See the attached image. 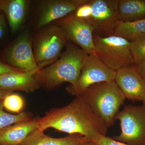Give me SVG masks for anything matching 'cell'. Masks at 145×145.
<instances>
[{
    "mask_svg": "<svg viewBox=\"0 0 145 145\" xmlns=\"http://www.w3.org/2000/svg\"><path fill=\"white\" fill-rule=\"evenodd\" d=\"M80 96L108 127L114 125L126 99L114 81L93 85Z\"/></svg>",
    "mask_w": 145,
    "mask_h": 145,
    "instance_id": "cell-3",
    "label": "cell"
},
{
    "mask_svg": "<svg viewBox=\"0 0 145 145\" xmlns=\"http://www.w3.org/2000/svg\"><path fill=\"white\" fill-rule=\"evenodd\" d=\"M52 23L61 28L67 41L78 46L88 54H94V29L86 20L77 18L73 12Z\"/></svg>",
    "mask_w": 145,
    "mask_h": 145,
    "instance_id": "cell-10",
    "label": "cell"
},
{
    "mask_svg": "<svg viewBox=\"0 0 145 145\" xmlns=\"http://www.w3.org/2000/svg\"><path fill=\"white\" fill-rule=\"evenodd\" d=\"M52 128L68 133L79 134L89 141L99 136H106L108 127L81 96L61 107L50 109L38 118L37 129L44 131Z\"/></svg>",
    "mask_w": 145,
    "mask_h": 145,
    "instance_id": "cell-1",
    "label": "cell"
},
{
    "mask_svg": "<svg viewBox=\"0 0 145 145\" xmlns=\"http://www.w3.org/2000/svg\"><path fill=\"white\" fill-rule=\"evenodd\" d=\"M17 71H22L12 67L6 63L0 61V76L6 73Z\"/></svg>",
    "mask_w": 145,
    "mask_h": 145,
    "instance_id": "cell-24",
    "label": "cell"
},
{
    "mask_svg": "<svg viewBox=\"0 0 145 145\" xmlns=\"http://www.w3.org/2000/svg\"><path fill=\"white\" fill-rule=\"evenodd\" d=\"M117 120L121 132L112 137L114 140L129 145H145V104L126 105Z\"/></svg>",
    "mask_w": 145,
    "mask_h": 145,
    "instance_id": "cell-6",
    "label": "cell"
},
{
    "mask_svg": "<svg viewBox=\"0 0 145 145\" xmlns=\"http://www.w3.org/2000/svg\"><path fill=\"white\" fill-rule=\"evenodd\" d=\"M118 10L122 22L145 19V0H119Z\"/></svg>",
    "mask_w": 145,
    "mask_h": 145,
    "instance_id": "cell-17",
    "label": "cell"
},
{
    "mask_svg": "<svg viewBox=\"0 0 145 145\" xmlns=\"http://www.w3.org/2000/svg\"><path fill=\"white\" fill-rule=\"evenodd\" d=\"M91 14L86 20L101 37L114 35V29L121 22L118 10L119 0H90Z\"/></svg>",
    "mask_w": 145,
    "mask_h": 145,
    "instance_id": "cell-8",
    "label": "cell"
},
{
    "mask_svg": "<svg viewBox=\"0 0 145 145\" xmlns=\"http://www.w3.org/2000/svg\"><path fill=\"white\" fill-rule=\"evenodd\" d=\"M66 47L57 61L36 74L40 86L45 89H54L65 82L73 85L78 80L89 54L74 44Z\"/></svg>",
    "mask_w": 145,
    "mask_h": 145,
    "instance_id": "cell-2",
    "label": "cell"
},
{
    "mask_svg": "<svg viewBox=\"0 0 145 145\" xmlns=\"http://www.w3.org/2000/svg\"><path fill=\"white\" fill-rule=\"evenodd\" d=\"M38 118L20 122L0 131V145H20L32 131L37 129Z\"/></svg>",
    "mask_w": 145,
    "mask_h": 145,
    "instance_id": "cell-14",
    "label": "cell"
},
{
    "mask_svg": "<svg viewBox=\"0 0 145 145\" xmlns=\"http://www.w3.org/2000/svg\"><path fill=\"white\" fill-rule=\"evenodd\" d=\"M34 72L17 71L6 73L0 76V89L13 92L15 91L26 93L34 92L40 87Z\"/></svg>",
    "mask_w": 145,
    "mask_h": 145,
    "instance_id": "cell-13",
    "label": "cell"
},
{
    "mask_svg": "<svg viewBox=\"0 0 145 145\" xmlns=\"http://www.w3.org/2000/svg\"><path fill=\"white\" fill-rule=\"evenodd\" d=\"M3 105L8 111L19 114L22 112L25 101L20 94L11 92L3 100Z\"/></svg>",
    "mask_w": 145,
    "mask_h": 145,
    "instance_id": "cell-20",
    "label": "cell"
},
{
    "mask_svg": "<svg viewBox=\"0 0 145 145\" xmlns=\"http://www.w3.org/2000/svg\"><path fill=\"white\" fill-rule=\"evenodd\" d=\"M28 3L26 0H0V11L5 14L13 32L20 28L24 20Z\"/></svg>",
    "mask_w": 145,
    "mask_h": 145,
    "instance_id": "cell-16",
    "label": "cell"
},
{
    "mask_svg": "<svg viewBox=\"0 0 145 145\" xmlns=\"http://www.w3.org/2000/svg\"><path fill=\"white\" fill-rule=\"evenodd\" d=\"M32 40L28 31L23 32L3 52V59L6 63L24 72H39Z\"/></svg>",
    "mask_w": 145,
    "mask_h": 145,
    "instance_id": "cell-9",
    "label": "cell"
},
{
    "mask_svg": "<svg viewBox=\"0 0 145 145\" xmlns=\"http://www.w3.org/2000/svg\"><path fill=\"white\" fill-rule=\"evenodd\" d=\"M116 72V71L108 67L95 54H89L78 80L74 84L68 86L66 90L72 96H81L93 85L114 81Z\"/></svg>",
    "mask_w": 145,
    "mask_h": 145,
    "instance_id": "cell-7",
    "label": "cell"
},
{
    "mask_svg": "<svg viewBox=\"0 0 145 145\" xmlns=\"http://www.w3.org/2000/svg\"><path fill=\"white\" fill-rule=\"evenodd\" d=\"M143 103H144V104H145V99L144 100V101H143Z\"/></svg>",
    "mask_w": 145,
    "mask_h": 145,
    "instance_id": "cell-29",
    "label": "cell"
},
{
    "mask_svg": "<svg viewBox=\"0 0 145 145\" xmlns=\"http://www.w3.org/2000/svg\"><path fill=\"white\" fill-rule=\"evenodd\" d=\"M114 82L126 99L133 102L145 99V81L134 65L117 71Z\"/></svg>",
    "mask_w": 145,
    "mask_h": 145,
    "instance_id": "cell-12",
    "label": "cell"
},
{
    "mask_svg": "<svg viewBox=\"0 0 145 145\" xmlns=\"http://www.w3.org/2000/svg\"><path fill=\"white\" fill-rule=\"evenodd\" d=\"M10 91H7L2 90L0 89V101L3 100L6 96H7L9 93H11Z\"/></svg>",
    "mask_w": 145,
    "mask_h": 145,
    "instance_id": "cell-27",
    "label": "cell"
},
{
    "mask_svg": "<svg viewBox=\"0 0 145 145\" xmlns=\"http://www.w3.org/2000/svg\"><path fill=\"white\" fill-rule=\"evenodd\" d=\"M82 145H91V144L90 143H89V142L88 141V142H86L84 144H83Z\"/></svg>",
    "mask_w": 145,
    "mask_h": 145,
    "instance_id": "cell-28",
    "label": "cell"
},
{
    "mask_svg": "<svg viewBox=\"0 0 145 145\" xmlns=\"http://www.w3.org/2000/svg\"><path fill=\"white\" fill-rule=\"evenodd\" d=\"M89 1L90 0H89L87 3L81 5L73 12L75 16L86 20L89 18L91 14V7Z\"/></svg>",
    "mask_w": 145,
    "mask_h": 145,
    "instance_id": "cell-23",
    "label": "cell"
},
{
    "mask_svg": "<svg viewBox=\"0 0 145 145\" xmlns=\"http://www.w3.org/2000/svg\"><path fill=\"white\" fill-rule=\"evenodd\" d=\"M89 142L91 145H129L116 141L112 137L103 135L95 137Z\"/></svg>",
    "mask_w": 145,
    "mask_h": 145,
    "instance_id": "cell-22",
    "label": "cell"
},
{
    "mask_svg": "<svg viewBox=\"0 0 145 145\" xmlns=\"http://www.w3.org/2000/svg\"><path fill=\"white\" fill-rule=\"evenodd\" d=\"M6 32V25L4 18L0 11V39H2L5 36Z\"/></svg>",
    "mask_w": 145,
    "mask_h": 145,
    "instance_id": "cell-26",
    "label": "cell"
},
{
    "mask_svg": "<svg viewBox=\"0 0 145 145\" xmlns=\"http://www.w3.org/2000/svg\"><path fill=\"white\" fill-rule=\"evenodd\" d=\"M39 30L32 39V44L35 60L40 70L59 59L67 41L61 28L54 23Z\"/></svg>",
    "mask_w": 145,
    "mask_h": 145,
    "instance_id": "cell-4",
    "label": "cell"
},
{
    "mask_svg": "<svg viewBox=\"0 0 145 145\" xmlns=\"http://www.w3.org/2000/svg\"><path fill=\"white\" fill-rule=\"evenodd\" d=\"M130 42L131 52L134 65L145 60V34Z\"/></svg>",
    "mask_w": 145,
    "mask_h": 145,
    "instance_id": "cell-21",
    "label": "cell"
},
{
    "mask_svg": "<svg viewBox=\"0 0 145 145\" xmlns=\"http://www.w3.org/2000/svg\"><path fill=\"white\" fill-rule=\"evenodd\" d=\"M88 141L87 139L79 134L69 135L62 138H53L37 129L20 145H82Z\"/></svg>",
    "mask_w": 145,
    "mask_h": 145,
    "instance_id": "cell-15",
    "label": "cell"
},
{
    "mask_svg": "<svg viewBox=\"0 0 145 145\" xmlns=\"http://www.w3.org/2000/svg\"><path fill=\"white\" fill-rule=\"evenodd\" d=\"M4 109L3 100H1L0 101V131L14 124L33 119L28 112L22 111L17 114H10L6 112Z\"/></svg>",
    "mask_w": 145,
    "mask_h": 145,
    "instance_id": "cell-19",
    "label": "cell"
},
{
    "mask_svg": "<svg viewBox=\"0 0 145 145\" xmlns=\"http://www.w3.org/2000/svg\"><path fill=\"white\" fill-rule=\"evenodd\" d=\"M134 66L145 81V60L134 64Z\"/></svg>",
    "mask_w": 145,
    "mask_h": 145,
    "instance_id": "cell-25",
    "label": "cell"
},
{
    "mask_svg": "<svg viewBox=\"0 0 145 145\" xmlns=\"http://www.w3.org/2000/svg\"><path fill=\"white\" fill-rule=\"evenodd\" d=\"M145 34V19L131 22L121 21L114 29V35L132 41Z\"/></svg>",
    "mask_w": 145,
    "mask_h": 145,
    "instance_id": "cell-18",
    "label": "cell"
},
{
    "mask_svg": "<svg viewBox=\"0 0 145 145\" xmlns=\"http://www.w3.org/2000/svg\"><path fill=\"white\" fill-rule=\"evenodd\" d=\"M89 0H46L40 5L36 28L39 30L75 11Z\"/></svg>",
    "mask_w": 145,
    "mask_h": 145,
    "instance_id": "cell-11",
    "label": "cell"
},
{
    "mask_svg": "<svg viewBox=\"0 0 145 145\" xmlns=\"http://www.w3.org/2000/svg\"><path fill=\"white\" fill-rule=\"evenodd\" d=\"M94 34V54L108 67L117 71L134 65L130 42L115 35L101 37Z\"/></svg>",
    "mask_w": 145,
    "mask_h": 145,
    "instance_id": "cell-5",
    "label": "cell"
}]
</instances>
